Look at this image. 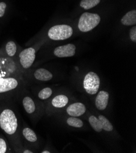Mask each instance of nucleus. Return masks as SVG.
<instances>
[{"label": "nucleus", "instance_id": "f257e3e1", "mask_svg": "<svg viewBox=\"0 0 136 153\" xmlns=\"http://www.w3.org/2000/svg\"><path fill=\"white\" fill-rule=\"evenodd\" d=\"M0 126L9 135L16 132L18 123L17 118L13 111L10 109L4 110L0 115Z\"/></svg>", "mask_w": 136, "mask_h": 153}, {"label": "nucleus", "instance_id": "f03ea898", "mask_svg": "<svg viewBox=\"0 0 136 153\" xmlns=\"http://www.w3.org/2000/svg\"><path fill=\"white\" fill-rule=\"evenodd\" d=\"M101 18L98 14L84 12L80 19L78 28L82 32H88L97 26Z\"/></svg>", "mask_w": 136, "mask_h": 153}, {"label": "nucleus", "instance_id": "7ed1b4c3", "mask_svg": "<svg viewBox=\"0 0 136 153\" xmlns=\"http://www.w3.org/2000/svg\"><path fill=\"white\" fill-rule=\"evenodd\" d=\"M48 35L51 40H66L73 35V29L67 25H56L50 29Z\"/></svg>", "mask_w": 136, "mask_h": 153}, {"label": "nucleus", "instance_id": "20e7f679", "mask_svg": "<svg viewBox=\"0 0 136 153\" xmlns=\"http://www.w3.org/2000/svg\"><path fill=\"white\" fill-rule=\"evenodd\" d=\"M100 79L97 74L94 72L88 73L84 78L83 85L86 92L90 95L96 94L99 89Z\"/></svg>", "mask_w": 136, "mask_h": 153}, {"label": "nucleus", "instance_id": "39448f33", "mask_svg": "<svg viewBox=\"0 0 136 153\" xmlns=\"http://www.w3.org/2000/svg\"><path fill=\"white\" fill-rule=\"evenodd\" d=\"M19 57L22 67L28 68L32 65L36 59V51L33 48H26L20 53Z\"/></svg>", "mask_w": 136, "mask_h": 153}, {"label": "nucleus", "instance_id": "423d86ee", "mask_svg": "<svg viewBox=\"0 0 136 153\" xmlns=\"http://www.w3.org/2000/svg\"><path fill=\"white\" fill-rule=\"evenodd\" d=\"M76 47L73 44H67L65 45L59 46L55 48L54 54L58 57H72L75 54Z\"/></svg>", "mask_w": 136, "mask_h": 153}, {"label": "nucleus", "instance_id": "0eeeda50", "mask_svg": "<svg viewBox=\"0 0 136 153\" xmlns=\"http://www.w3.org/2000/svg\"><path fill=\"white\" fill-rule=\"evenodd\" d=\"M86 111L85 106L81 102L73 103L67 109V112L71 117H77L83 115Z\"/></svg>", "mask_w": 136, "mask_h": 153}, {"label": "nucleus", "instance_id": "6e6552de", "mask_svg": "<svg viewBox=\"0 0 136 153\" xmlns=\"http://www.w3.org/2000/svg\"><path fill=\"white\" fill-rule=\"evenodd\" d=\"M18 85L17 81L12 78H0V93L6 92L16 88Z\"/></svg>", "mask_w": 136, "mask_h": 153}, {"label": "nucleus", "instance_id": "1a4fd4ad", "mask_svg": "<svg viewBox=\"0 0 136 153\" xmlns=\"http://www.w3.org/2000/svg\"><path fill=\"white\" fill-rule=\"evenodd\" d=\"M109 101V94L107 91H100L98 93L96 100L95 105L98 110L103 111L107 108Z\"/></svg>", "mask_w": 136, "mask_h": 153}, {"label": "nucleus", "instance_id": "9d476101", "mask_svg": "<svg viewBox=\"0 0 136 153\" xmlns=\"http://www.w3.org/2000/svg\"><path fill=\"white\" fill-rule=\"evenodd\" d=\"M34 76L36 79L38 80L42 81H48L52 79L53 74L51 72L46 69L40 68L35 71Z\"/></svg>", "mask_w": 136, "mask_h": 153}, {"label": "nucleus", "instance_id": "9b49d317", "mask_svg": "<svg viewBox=\"0 0 136 153\" xmlns=\"http://www.w3.org/2000/svg\"><path fill=\"white\" fill-rule=\"evenodd\" d=\"M121 22L126 26L134 25L136 23V10H132L126 13L121 20Z\"/></svg>", "mask_w": 136, "mask_h": 153}, {"label": "nucleus", "instance_id": "f8f14e48", "mask_svg": "<svg viewBox=\"0 0 136 153\" xmlns=\"http://www.w3.org/2000/svg\"><path fill=\"white\" fill-rule=\"evenodd\" d=\"M68 102V98L64 95H57L52 100V104L55 108H61L65 107Z\"/></svg>", "mask_w": 136, "mask_h": 153}, {"label": "nucleus", "instance_id": "ddd939ff", "mask_svg": "<svg viewBox=\"0 0 136 153\" xmlns=\"http://www.w3.org/2000/svg\"><path fill=\"white\" fill-rule=\"evenodd\" d=\"M24 108L28 114H32L35 111L36 106L33 100L30 97H25L23 101Z\"/></svg>", "mask_w": 136, "mask_h": 153}, {"label": "nucleus", "instance_id": "4468645a", "mask_svg": "<svg viewBox=\"0 0 136 153\" xmlns=\"http://www.w3.org/2000/svg\"><path fill=\"white\" fill-rule=\"evenodd\" d=\"M88 121H89L90 125H91L92 128L96 132H101V131L103 129L101 123L98 118H97L96 117H95L94 115H92L89 117Z\"/></svg>", "mask_w": 136, "mask_h": 153}, {"label": "nucleus", "instance_id": "2eb2a0df", "mask_svg": "<svg viewBox=\"0 0 136 153\" xmlns=\"http://www.w3.org/2000/svg\"><path fill=\"white\" fill-rule=\"evenodd\" d=\"M101 0H81L80 6L85 10L92 9L97 6Z\"/></svg>", "mask_w": 136, "mask_h": 153}, {"label": "nucleus", "instance_id": "dca6fc26", "mask_svg": "<svg viewBox=\"0 0 136 153\" xmlns=\"http://www.w3.org/2000/svg\"><path fill=\"white\" fill-rule=\"evenodd\" d=\"M23 134L25 139L31 142H35L37 140V137L35 132L30 128H25L23 129Z\"/></svg>", "mask_w": 136, "mask_h": 153}, {"label": "nucleus", "instance_id": "f3484780", "mask_svg": "<svg viewBox=\"0 0 136 153\" xmlns=\"http://www.w3.org/2000/svg\"><path fill=\"white\" fill-rule=\"evenodd\" d=\"M98 119L101 121L102 128L106 131H111L113 130V126L110 123V121L103 115H100Z\"/></svg>", "mask_w": 136, "mask_h": 153}, {"label": "nucleus", "instance_id": "a211bd4d", "mask_svg": "<svg viewBox=\"0 0 136 153\" xmlns=\"http://www.w3.org/2000/svg\"><path fill=\"white\" fill-rule=\"evenodd\" d=\"M67 124L75 128H81L83 126V122L79 118L70 117L67 119Z\"/></svg>", "mask_w": 136, "mask_h": 153}, {"label": "nucleus", "instance_id": "6ab92c4d", "mask_svg": "<svg viewBox=\"0 0 136 153\" xmlns=\"http://www.w3.org/2000/svg\"><path fill=\"white\" fill-rule=\"evenodd\" d=\"M6 50L7 54L9 56H13L15 54H16V50H17V47H16V43L12 41L9 42L6 45Z\"/></svg>", "mask_w": 136, "mask_h": 153}, {"label": "nucleus", "instance_id": "aec40b11", "mask_svg": "<svg viewBox=\"0 0 136 153\" xmlns=\"http://www.w3.org/2000/svg\"><path fill=\"white\" fill-rule=\"evenodd\" d=\"M52 90L49 88L47 87L42 89L39 94V97L41 100H46L50 98L52 95Z\"/></svg>", "mask_w": 136, "mask_h": 153}, {"label": "nucleus", "instance_id": "412c9836", "mask_svg": "<svg viewBox=\"0 0 136 153\" xmlns=\"http://www.w3.org/2000/svg\"><path fill=\"white\" fill-rule=\"evenodd\" d=\"M129 36H130L131 40L134 42H136V27L135 26H134L132 28H131L130 30Z\"/></svg>", "mask_w": 136, "mask_h": 153}, {"label": "nucleus", "instance_id": "4be33fe9", "mask_svg": "<svg viewBox=\"0 0 136 153\" xmlns=\"http://www.w3.org/2000/svg\"><path fill=\"white\" fill-rule=\"evenodd\" d=\"M7 149L6 142L3 139H0V153L6 152Z\"/></svg>", "mask_w": 136, "mask_h": 153}, {"label": "nucleus", "instance_id": "5701e85b", "mask_svg": "<svg viewBox=\"0 0 136 153\" xmlns=\"http://www.w3.org/2000/svg\"><path fill=\"white\" fill-rule=\"evenodd\" d=\"M6 4L4 2H0V17H3L5 13Z\"/></svg>", "mask_w": 136, "mask_h": 153}, {"label": "nucleus", "instance_id": "b1692460", "mask_svg": "<svg viewBox=\"0 0 136 153\" xmlns=\"http://www.w3.org/2000/svg\"><path fill=\"white\" fill-rule=\"evenodd\" d=\"M25 153H32L33 152H31V151H29V150H26L24 151Z\"/></svg>", "mask_w": 136, "mask_h": 153}, {"label": "nucleus", "instance_id": "393cba45", "mask_svg": "<svg viewBox=\"0 0 136 153\" xmlns=\"http://www.w3.org/2000/svg\"><path fill=\"white\" fill-rule=\"evenodd\" d=\"M50 152H49V151H43L42 152V153H50Z\"/></svg>", "mask_w": 136, "mask_h": 153}]
</instances>
